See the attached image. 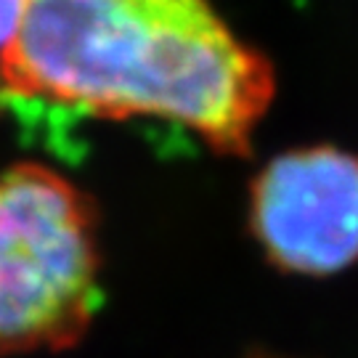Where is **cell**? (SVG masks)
Here are the masks:
<instances>
[{
    "instance_id": "obj_1",
    "label": "cell",
    "mask_w": 358,
    "mask_h": 358,
    "mask_svg": "<svg viewBox=\"0 0 358 358\" xmlns=\"http://www.w3.org/2000/svg\"><path fill=\"white\" fill-rule=\"evenodd\" d=\"M3 93L93 117H159L247 154L268 112L271 62L210 0H29Z\"/></svg>"
},
{
    "instance_id": "obj_2",
    "label": "cell",
    "mask_w": 358,
    "mask_h": 358,
    "mask_svg": "<svg viewBox=\"0 0 358 358\" xmlns=\"http://www.w3.org/2000/svg\"><path fill=\"white\" fill-rule=\"evenodd\" d=\"M99 306V234L88 196L56 170H0V350H59Z\"/></svg>"
},
{
    "instance_id": "obj_3",
    "label": "cell",
    "mask_w": 358,
    "mask_h": 358,
    "mask_svg": "<svg viewBox=\"0 0 358 358\" xmlns=\"http://www.w3.org/2000/svg\"><path fill=\"white\" fill-rule=\"evenodd\" d=\"M252 229L284 271L327 276L358 260V157L334 146L279 154L252 183Z\"/></svg>"
},
{
    "instance_id": "obj_4",
    "label": "cell",
    "mask_w": 358,
    "mask_h": 358,
    "mask_svg": "<svg viewBox=\"0 0 358 358\" xmlns=\"http://www.w3.org/2000/svg\"><path fill=\"white\" fill-rule=\"evenodd\" d=\"M27 6H29V0H0V99L6 96L3 93V66H6L13 43L19 38Z\"/></svg>"
}]
</instances>
